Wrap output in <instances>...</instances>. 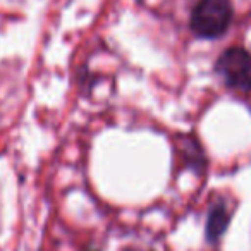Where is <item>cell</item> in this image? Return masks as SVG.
<instances>
[{"instance_id": "cell-2", "label": "cell", "mask_w": 251, "mask_h": 251, "mask_svg": "<svg viewBox=\"0 0 251 251\" xmlns=\"http://www.w3.org/2000/svg\"><path fill=\"white\" fill-rule=\"evenodd\" d=\"M217 73L230 88L251 91V53L239 47L226 50L219 57Z\"/></svg>"}, {"instance_id": "cell-1", "label": "cell", "mask_w": 251, "mask_h": 251, "mask_svg": "<svg viewBox=\"0 0 251 251\" xmlns=\"http://www.w3.org/2000/svg\"><path fill=\"white\" fill-rule=\"evenodd\" d=\"M232 16L230 0H198L191 11V29L200 38H219L230 26Z\"/></svg>"}, {"instance_id": "cell-4", "label": "cell", "mask_w": 251, "mask_h": 251, "mask_svg": "<svg viewBox=\"0 0 251 251\" xmlns=\"http://www.w3.org/2000/svg\"><path fill=\"white\" fill-rule=\"evenodd\" d=\"M126 251H143V250H136V248H131V250H126Z\"/></svg>"}, {"instance_id": "cell-3", "label": "cell", "mask_w": 251, "mask_h": 251, "mask_svg": "<svg viewBox=\"0 0 251 251\" xmlns=\"http://www.w3.org/2000/svg\"><path fill=\"white\" fill-rule=\"evenodd\" d=\"M229 219H230V213L224 203H219V205L213 206L208 213V219H206V237L210 241L219 239L224 230H226Z\"/></svg>"}]
</instances>
